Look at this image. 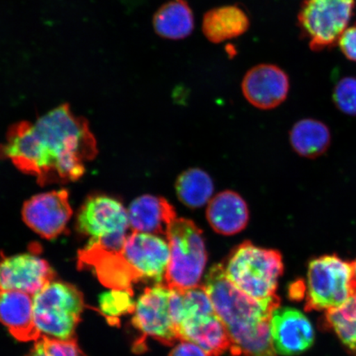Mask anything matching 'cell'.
Segmentation results:
<instances>
[{
	"label": "cell",
	"mask_w": 356,
	"mask_h": 356,
	"mask_svg": "<svg viewBox=\"0 0 356 356\" xmlns=\"http://www.w3.org/2000/svg\"><path fill=\"white\" fill-rule=\"evenodd\" d=\"M97 152L87 120L75 115L68 104L57 106L34 123L13 124L0 145V159L10 160L41 186L79 179Z\"/></svg>",
	"instance_id": "1"
},
{
	"label": "cell",
	"mask_w": 356,
	"mask_h": 356,
	"mask_svg": "<svg viewBox=\"0 0 356 356\" xmlns=\"http://www.w3.org/2000/svg\"><path fill=\"white\" fill-rule=\"evenodd\" d=\"M204 286L232 339L231 354L277 356L271 340L270 322L273 312L278 307L261 305L244 295L227 278L222 264L211 267Z\"/></svg>",
	"instance_id": "2"
},
{
	"label": "cell",
	"mask_w": 356,
	"mask_h": 356,
	"mask_svg": "<svg viewBox=\"0 0 356 356\" xmlns=\"http://www.w3.org/2000/svg\"><path fill=\"white\" fill-rule=\"evenodd\" d=\"M225 270L227 278L244 295L261 305L280 306L277 289L284 264L278 251L244 242L231 252Z\"/></svg>",
	"instance_id": "3"
},
{
	"label": "cell",
	"mask_w": 356,
	"mask_h": 356,
	"mask_svg": "<svg viewBox=\"0 0 356 356\" xmlns=\"http://www.w3.org/2000/svg\"><path fill=\"white\" fill-rule=\"evenodd\" d=\"M165 235L170 249L166 286L181 291L198 286L207 262L202 231L193 221L176 217Z\"/></svg>",
	"instance_id": "4"
},
{
	"label": "cell",
	"mask_w": 356,
	"mask_h": 356,
	"mask_svg": "<svg viewBox=\"0 0 356 356\" xmlns=\"http://www.w3.org/2000/svg\"><path fill=\"white\" fill-rule=\"evenodd\" d=\"M83 309V293L69 283L53 280L33 296L34 321L42 336L72 339Z\"/></svg>",
	"instance_id": "5"
},
{
	"label": "cell",
	"mask_w": 356,
	"mask_h": 356,
	"mask_svg": "<svg viewBox=\"0 0 356 356\" xmlns=\"http://www.w3.org/2000/svg\"><path fill=\"white\" fill-rule=\"evenodd\" d=\"M306 311L339 308L356 293L353 265L337 254L314 258L309 261L305 287Z\"/></svg>",
	"instance_id": "6"
},
{
	"label": "cell",
	"mask_w": 356,
	"mask_h": 356,
	"mask_svg": "<svg viewBox=\"0 0 356 356\" xmlns=\"http://www.w3.org/2000/svg\"><path fill=\"white\" fill-rule=\"evenodd\" d=\"M131 228L128 211L120 200L106 195L88 197L80 207L76 229L88 238V243L119 250Z\"/></svg>",
	"instance_id": "7"
},
{
	"label": "cell",
	"mask_w": 356,
	"mask_h": 356,
	"mask_svg": "<svg viewBox=\"0 0 356 356\" xmlns=\"http://www.w3.org/2000/svg\"><path fill=\"white\" fill-rule=\"evenodd\" d=\"M355 0H305L298 24L313 51L335 46L349 25Z\"/></svg>",
	"instance_id": "8"
},
{
	"label": "cell",
	"mask_w": 356,
	"mask_h": 356,
	"mask_svg": "<svg viewBox=\"0 0 356 356\" xmlns=\"http://www.w3.org/2000/svg\"><path fill=\"white\" fill-rule=\"evenodd\" d=\"M171 289L166 284H155L146 288L136 302L132 325L144 337L172 346L180 341L170 310Z\"/></svg>",
	"instance_id": "9"
},
{
	"label": "cell",
	"mask_w": 356,
	"mask_h": 356,
	"mask_svg": "<svg viewBox=\"0 0 356 356\" xmlns=\"http://www.w3.org/2000/svg\"><path fill=\"white\" fill-rule=\"evenodd\" d=\"M120 252L138 282H164L170 259V249L166 240L159 235L132 231Z\"/></svg>",
	"instance_id": "10"
},
{
	"label": "cell",
	"mask_w": 356,
	"mask_h": 356,
	"mask_svg": "<svg viewBox=\"0 0 356 356\" xmlns=\"http://www.w3.org/2000/svg\"><path fill=\"white\" fill-rule=\"evenodd\" d=\"M72 213L66 189L35 195L22 209L25 224L46 239H55L64 234Z\"/></svg>",
	"instance_id": "11"
},
{
	"label": "cell",
	"mask_w": 356,
	"mask_h": 356,
	"mask_svg": "<svg viewBox=\"0 0 356 356\" xmlns=\"http://www.w3.org/2000/svg\"><path fill=\"white\" fill-rule=\"evenodd\" d=\"M55 278L50 264L33 252L3 257L0 260V291H21L34 296Z\"/></svg>",
	"instance_id": "12"
},
{
	"label": "cell",
	"mask_w": 356,
	"mask_h": 356,
	"mask_svg": "<svg viewBox=\"0 0 356 356\" xmlns=\"http://www.w3.org/2000/svg\"><path fill=\"white\" fill-rule=\"evenodd\" d=\"M270 331L274 348L279 355L301 354L314 342V329L308 318L302 312L289 307H278L273 312Z\"/></svg>",
	"instance_id": "13"
},
{
	"label": "cell",
	"mask_w": 356,
	"mask_h": 356,
	"mask_svg": "<svg viewBox=\"0 0 356 356\" xmlns=\"http://www.w3.org/2000/svg\"><path fill=\"white\" fill-rule=\"evenodd\" d=\"M289 90L287 74L280 67L261 64L249 70L243 79L245 99L255 108L270 110L286 99Z\"/></svg>",
	"instance_id": "14"
},
{
	"label": "cell",
	"mask_w": 356,
	"mask_h": 356,
	"mask_svg": "<svg viewBox=\"0 0 356 356\" xmlns=\"http://www.w3.org/2000/svg\"><path fill=\"white\" fill-rule=\"evenodd\" d=\"M33 296L21 291H0V322L20 341L42 337L35 326Z\"/></svg>",
	"instance_id": "15"
},
{
	"label": "cell",
	"mask_w": 356,
	"mask_h": 356,
	"mask_svg": "<svg viewBox=\"0 0 356 356\" xmlns=\"http://www.w3.org/2000/svg\"><path fill=\"white\" fill-rule=\"evenodd\" d=\"M180 341L193 342L209 356H220L233 350V341L225 324L216 313L190 319L178 328Z\"/></svg>",
	"instance_id": "16"
},
{
	"label": "cell",
	"mask_w": 356,
	"mask_h": 356,
	"mask_svg": "<svg viewBox=\"0 0 356 356\" xmlns=\"http://www.w3.org/2000/svg\"><path fill=\"white\" fill-rule=\"evenodd\" d=\"M127 211L133 231L156 235H165L168 225L177 217L167 200L152 195L134 200Z\"/></svg>",
	"instance_id": "17"
},
{
	"label": "cell",
	"mask_w": 356,
	"mask_h": 356,
	"mask_svg": "<svg viewBox=\"0 0 356 356\" xmlns=\"http://www.w3.org/2000/svg\"><path fill=\"white\" fill-rule=\"evenodd\" d=\"M207 217L216 233L234 235L246 228L249 211L241 195L233 191H225L210 200Z\"/></svg>",
	"instance_id": "18"
},
{
	"label": "cell",
	"mask_w": 356,
	"mask_h": 356,
	"mask_svg": "<svg viewBox=\"0 0 356 356\" xmlns=\"http://www.w3.org/2000/svg\"><path fill=\"white\" fill-rule=\"evenodd\" d=\"M249 26L247 13L237 6L213 8L204 13L202 21L204 37L215 44L240 37Z\"/></svg>",
	"instance_id": "19"
},
{
	"label": "cell",
	"mask_w": 356,
	"mask_h": 356,
	"mask_svg": "<svg viewBox=\"0 0 356 356\" xmlns=\"http://www.w3.org/2000/svg\"><path fill=\"white\" fill-rule=\"evenodd\" d=\"M155 33L168 40L185 39L194 30V15L186 0H170L159 8L153 17Z\"/></svg>",
	"instance_id": "20"
},
{
	"label": "cell",
	"mask_w": 356,
	"mask_h": 356,
	"mask_svg": "<svg viewBox=\"0 0 356 356\" xmlns=\"http://www.w3.org/2000/svg\"><path fill=\"white\" fill-rule=\"evenodd\" d=\"M293 150L306 159H317L329 149L331 131L326 124L314 119L300 120L289 133Z\"/></svg>",
	"instance_id": "21"
},
{
	"label": "cell",
	"mask_w": 356,
	"mask_h": 356,
	"mask_svg": "<svg viewBox=\"0 0 356 356\" xmlns=\"http://www.w3.org/2000/svg\"><path fill=\"white\" fill-rule=\"evenodd\" d=\"M321 325L324 330L335 333L350 355L356 356V293L339 308L326 312Z\"/></svg>",
	"instance_id": "22"
},
{
	"label": "cell",
	"mask_w": 356,
	"mask_h": 356,
	"mask_svg": "<svg viewBox=\"0 0 356 356\" xmlns=\"http://www.w3.org/2000/svg\"><path fill=\"white\" fill-rule=\"evenodd\" d=\"M176 191L182 204L197 209L210 202L213 184L207 172L200 168H191L178 177Z\"/></svg>",
	"instance_id": "23"
},
{
	"label": "cell",
	"mask_w": 356,
	"mask_h": 356,
	"mask_svg": "<svg viewBox=\"0 0 356 356\" xmlns=\"http://www.w3.org/2000/svg\"><path fill=\"white\" fill-rule=\"evenodd\" d=\"M136 302L133 293L126 289H111L102 293L99 297V309L108 323L115 325L120 323V318L133 314Z\"/></svg>",
	"instance_id": "24"
},
{
	"label": "cell",
	"mask_w": 356,
	"mask_h": 356,
	"mask_svg": "<svg viewBox=\"0 0 356 356\" xmlns=\"http://www.w3.org/2000/svg\"><path fill=\"white\" fill-rule=\"evenodd\" d=\"M181 293L182 313L179 327L188 320L216 313L206 286L198 284L197 286L184 289Z\"/></svg>",
	"instance_id": "25"
},
{
	"label": "cell",
	"mask_w": 356,
	"mask_h": 356,
	"mask_svg": "<svg viewBox=\"0 0 356 356\" xmlns=\"http://www.w3.org/2000/svg\"><path fill=\"white\" fill-rule=\"evenodd\" d=\"M26 356H87L80 349L76 339L59 340L42 336Z\"/></svg>",
	"instance_id": "26"
},
{
	"label": "cell",
	"mask_w": 356,
	"mask_h": 356,
	"mask_svg": "<svg viewBox=\"0 0 356 356\" xmlns=\"http://www.w3.org/2000/svg\"><path fill=\"white\" fill-rule=\"evenodd\" d=\"M332 99L342 113L356 117V77L340 79L333 88Z\"/></svg>",
	"instance_id": "27"
},
{
	"label": "cell",
	"mask_w": 356,
	"mask_h": 356,
	"mask_svg": "<svg viewBox=\"0 0 356 356\" xmlns=\"http://www.w3.org/2000/svg\"><path fill=\"white\" fill-rule=\"evenodd\" d=\"M338 44L347 59L356 62V25L345 30Z\"/></svg>",
	"instance_id": "28"
},
{
	"label": "cell",
	"mask_w": 356,
	"mask_h": 356,
	"mask_svg": "<svg viewBox=\"0 0 356 356\" xmlns=\"http://www.w3.org/2000/svg\"><path fill=\"white\" fill-rule=\"evenodd\" d=\"M169 356H209L200 346L188 341H181Z\"/></svg>",
	"instance_id": "29"
},
{
	"label": "cell",
	"mask_w": 356,
	"mask_h": 356,
	"mask_svg": "<svg viewBox=\"0 0 356 356\" xmlns=\"http://www.w3.org/2000/svg\"><path fill=\"white\" fill-rule=\"evenodd\" d=\"M351 265H353L354 277L356 282V259L354 261L351 262Z\"/></svg>",
	"instance_id": "30"
}]
</instances>
